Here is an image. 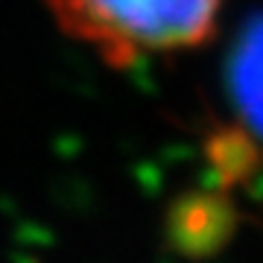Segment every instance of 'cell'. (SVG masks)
I'll return each instance as SVG.
<instances>
[{
	"label": "cell",
	"instance_id": "obj_2",
	"mask_svg": "<svg viewBox=\"0 0 263 263\" xmlns=\"http://www.w3.org/2000/svg\"><path fill=\"white\" fill-rule=\"evenodd\" d=\"M240 211L231 202V190H187L170 202L164 216V240L170 252L193 260L214 257L234 240Z\"/></svg>",
	"mask_w": 263,
	"mask_h": 263
},
{
	"label": "cell",
	"instance_id": "obj_1",
	"mask_svg": "<svg viewBox=\"0 0 263 263\" xmlns=\"http://www.w3.org/2000/svg\"><path fill=\"white\" fill-rule=\"evenodd\" d=\"M59 29L114 67L143 56L202 47L216 32L222 0H44Z\"/></svg>",
	"mask_w": 263,
	"mask_h": 263
},
{
	"label": "cell",
	"instance_id": "obj_4",
	"mask_svg": "<svg viewBox=\"0 0 263 263\" xmlns=\"http://www.w3.org/2000/svg\"><path fill=\"white\" fill-rule=\"evenodd\" d=\"M208 167L219 181V187L234 190L263 170V138L254 135L243 120L240 123H214L205 135Z\"/></svg>",
	"mask_w": 263,
	"mask_h": 263
},
{
	"label": "cell",
	"instance_id": "obj_3",
	"mask_svg": "<svg viewBox=\"0 0 263 263\" xmlns=\"http://www.w3.org/2000/svg\"><path fill=\"white\" fill-rule=\"evenodd\" d=\"M228 88L240 120L263 138V12L237 35L228 59Z\"/></svg>",
	"mask_w": 263,
	"mask_h": 263
}]
</instances>
